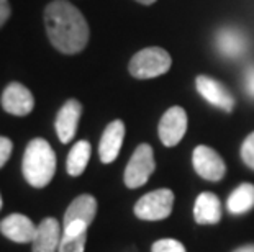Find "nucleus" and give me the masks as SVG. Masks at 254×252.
Returning <instances> with one entry per match:
<instances>
[{"mask_svg":"<svg viewBox=\"0 0 254 252\" xmlns=\"http://www.w3.org/2000/svg\"><path fill=\"white\" fill-rule=\"evenodd\" d=\"M46 33L64 54H77L87 46L89 26L84 15L66 0H55L45 10Z\"/></svg>","mask_w":254,"mask_h":252,"instance_id":"nucleus-1","label":"nucleus"},{"mask_svg":"<svg viewBox=\"0 0 254 252\" xmlns=\"http://www.w3.org/2000/svg\"><path fill=\"white\" fill-rule=\"evenodd\" d=\"M56 172V154L50 143L36 138L25 149L23 175L31 187L43 189L53 180Z\"/></svg>","mask_w":254,"mask_h":252,"instance_id":"nucleus-2","label":"nucleus"},{"mask_svg":"<svg viewBox=\"0 0 254 252\" xmlns=\"http://www.w3.org/2000/svg\"><path fill=\"white\" fill-rule=\"evenodd\" d=\"M172 59L163 48H146L129 61V74L136 79H153L171 69Z\"/></svg>","mask_w":254,"mask_h":252,"instance_id":"nucleus-3","label":"nucleus"},{"mask_svg":"<svg viewBox=\"0 0 254 252\" xmlns=\"http://www.w3.org/2000/svg\"><path fill=\"white\" fill-rule=\"evenodd\" d=\"M97 214V202L92 195H80L69 205L64 214V236H79L87 233L89 224Z\"/></svg>","mask_w":254,"mask_h":252,"instance_id":"nucleus-4","label":"nucleus"},{"mask_svg":"<svg viewBox=\"0 0 254 252\" xmlns=\"http://www.w3.org/2000/svg\"><path fill=\"white\" fill-rule=\"evenodd\" d=\"M174 205V194L169 189H159L139 198L134 205V214L144 221H159L171 214Z\"/></svg>","mask_w":254,"mask_h":252,"instance_id":"nucleus-5","label":"nucleus"},{"mask_svg":"<svg viewBox=\"0 0 254 252\" xmlns=\"http://www.w3.org/2000/svg\"><path fill=\"white\" fill-rule=\"evenodd\" d=\"M154 154L149 144H139L125 169V184L128 189H139L154 172Z\"/></svg>","mask_w":254,"mask_h":252,"instance_id":"nucleus-6","label":"nucleus"},{"mask_svg":"<svg viewBox=\"0 0 254 252\" xmlns=\"http://www.w3.org/2000/svg\"><path fill=\"white\" fill-rule=\"evenodd\" d=\"M192 162L195 172L200 177H203L205 180L218 182L223 179V175L226 172L225 162L220 157V154L217 151H213L212 148L203 146V144L193 149Z\"/></svg>","mask_w":254,"mask_h":252,"instance_id":"nucleus-7","label":"nucleus"},{"mask_svg":"<svg viewBox=\"0 0 254 252\" xmlns=\"http://www.w3.org/2000/svg\"><path fill=\"white\" fill-rule=\"evenodd\" d=\"M187 131V113L182 106H171L159 121V139L164 146L172 148L181 143Z\"/></svg>","mask_w":254,"mask_h":252,"instance_id":"nucleus-8","label":"nucleus"},{"mask_svg":"<svg viewBox=\"0 0 254 252\" xmlns=\"http://www.w3.org/2000/svg\"><path fill=\"white\" fill-rule=\"evenodd\" d=\"M2 106L10 115L26 116L33 111L35 99L25 85L18 82H12L7 85V89L2 94Z\"/></svg>","mask_w":254,"mask_h":252,"instance_id":"nucleus-9","label":"nucleus"},{"mask_svg":"<svg viewBox=\"0 0 254 252\" xmlns=\"http://www.w3.org/2000/svg\"><path fill=\"white\" fill-rule=\"evenodd\" d=\"M195 85H197L198 94L202 95L210 105L221 108L223 111L233 110V106H235L233 95H231L230 90L221 82H218L217 79H212L207 76H198L195 80Z\"/></svg>","mask_w":254,"mask_h":252,"instance_id":"nucleus-10","label":"nucleus"},{"mask_svg":"<svg viewBox=\"0 0 254 252\" xmlns=\"http://www.w3.org/2000/svg\"><path fill=\"white\" fill-rule=\"evenodd\" d=\"M215 46L221 56L238 59L248 51V38L241 30L235 28V26H226V28H220L215 36Z\"/></svg>","mask_w":254,"mask_h":252,"instance_id":"nucleus-11","label":"nucleus"},{"mask_svg":"<svg viewBox=\"0 0 254 252\" xmlns=\"http://www.w3.org/2000/svg\"><path fill=\"white\" fill-rule=\"evenodd\" d=\"M36 224L31 221L28 216L20 213H13L0 221V231L15 243L25 244V243H33L35 234H36Z\"/></svg>","mask_w":254,"mask_h":252,"instance_id":"nucleus-12","label":"nucleus"},{"mask_svg":"<svg viewBox=\"0 0 254 252\" xmlns=\"http://www.w3.org/2000/svg\"><path fill=\"white\" fill-rule=\"evenodd\" d=\"M82 115V105L77 100H67L56 116V133L61 143H69L77 131V125Z\"/></svg>","mask_w":254,"mask_h":252,"instance_id":"nucleus-13","label":"nucleus"},{"mask_svg":"<svg viewBox=\"0 0 254 252\" xmlns=\"http://www.w3.org/2000/svg\"><path fill=\"white\" fill-rule=\"evenodd\" d=\"M123 139H125V125H123V121L122 120L112 121L110 125L105 128L104 135H102V139H100L99 154H100L102 162L110 164L118 157Z\"/></svg>","mask_w":254,"mask_h":252,"instance_id":"nucleus-14","label":"nucleus"},{"mask_svg":"<svg viewBox=\"0 0 254 252\" xmlns=\"http://www.w3.org/2000/svg\"><path fill=\"white\" fill-rule=\"evenodd\" d=\"M61 228L55 218H46L38 224L33 239V252H56L61 243Z\"/></svg>","mask_w":254,"mask_h":252,"instance_id":"nucleus-15","label":"nucleus"},{"mask_svg":"<svg viewBox=\"0 0 254 252\" xmlns=\"http://www.w3.org/2000/svg\"><path fill=\"white\" fill-rule=\"evenodd\" d=\"M193 218L198 224H217L221 219V205L218 197L210 192L200 194L193 206Z\"/></svg>","mask_w":254,"mask_h":252,"instance_id":"nucleus-16","label":"nucleus"},{"mask_svg":"<svg viewBox=\"0 0 254 252\" xmlns=\"http://www.w3.org/2000/svg\"><path fill=\"white\" fill-rule=\"evenodd\" d=\"M254 208V185L241 184L231 192L228 198V210L233 214L248 213Z\"/></svg>","mask_w":254,"mask_h":252,"instance_id":"nucleus-17","label":"nucleus"},{"mask_svg":"<svg viewBox=\"0 0 254 252\" xmlns=\"http://www.w3.org/2000/svg\"><path fill=\"white\" fill-rule=\"evenodd\" d=\"M90 144L87 141H79L75 143L71 152L67 155V172L69 175L77 177L85 170L90 159Z\"/></svg>","mask_w":254,"mask_h":252,"instance_id":"nucleus-18","label":"nucleus"},{"mask_svg":"<svg viewBox=\"0 0 254 252\" xmlns=\"http://www.w3.org/2000/svg\"><path fill=\"white\" fill-rule=\"evenodd\" d=\"M85 241H87V233H82L79 236H64L63 234L58 252H84Z\"/></svg>","mask_w":254,"mask_h":252,"instance_id":"nucleus-19","label":"nucleus"},{"mask_svg":"<svg viewBox=\"0 0 254 252\" xmlns=\"http://www.w3.org/2000/svg\"><path fill=\"white\" fill-rule=\"evenodd\" d=\"M153 252H186V248L176 239H161L153 244Z\"/></svg>","mask_w":254,"mask_h":252,"instance_id":"nucleus-20","label":"nucleus"},{"mask_svg":"<svg viewBox=\"0 0 254 252\" xmlns=\"http://www.w3.org/2000/svg\"><path fill=\"white\" fill-rule=\"evenodd\" d=\"M241 157L250 169L254 170V131L245 139L241 146Z\"/></svg>","mask_w":254,"mask_h":252,"instance_id":"nucleus-21","label":"nucleus"},{"mask_svg":"<svg viewBox=\"0 0 254 252\" xmlns=\"http://www.w3.org/2000/svg\"><path fill=\"white\" fill-rule=\"evenodd\" d=\"M12 148L13 144L8 138L0 136V169L7 164V160L10 159V154H12Z\"/></svg>","mask_w":254,"mask_h":252,"instance_id":"nucleus-22","label":"nucleus"},{"mask_svg":"<svg viewBox=\"0 0 254 252\" xmlns=\"http://www.w3.org/2000/svg\"><path fill=\"white\" fill-rule=\"evenodd\" d=\"M245 89L246 94L254 100V66L248 67L245 72Z\"/></svg>","mask_w":254,"mask_h":252,"instance_id":"nucleus-23","label":"nucleus"},{"mask_svg":"<svg viewBox=\"0 0 254 252\" xmlns=\"http://www.w3.org/2000/svg\"><path fill=\"white\" fill-rule=\"evenodd\" d=\"M10 17V5L8 0H0V26H3L5 21Z\"/></svg>","mask_w":254,"mask_h":252,"instance_id":"nucleus-24","label":"nucleus"},{"mask_svg":"<svg viewBox=\"0 0 254 252\" xmlns=\"http://www.w3.org/2000/svg\"><path fill=\"white\" fill-rule=\"evenodd\" d=\"M235 252H254V244H251V246H243V248L236 249Z\"/></svg>","mask_w":254,"mask_h":252,"instance_id":"nucleus-25","label":"nucleus"},{"mask_svg":"<svg viewBox=\"0 0 254 252\" xmlns=\"http://www.w3.org/2000/svg\"><path fill=\"white\" fill-rule=\"evenodd\" d=\"M136 2H139V3H144V5H151V3H154L156 0H136Z\"/></svg>","mask_w":254,"mask_h":252,"instance_id":"nucleus-26","label":"nucleus"},{"mask_svg":"<svg viewBox=\"0 0 254 252\" xmlns=\"http://www.w3.org/2000/svg\"><path fill=\"white\" fill-rule=\"evenodd\" d=\"M0 208H2V197H0Z\"/></svg>","mask_w":254,"mask_h":252,"instance_id":"nucleus-27","label":"nucleus"}]
</instances>
